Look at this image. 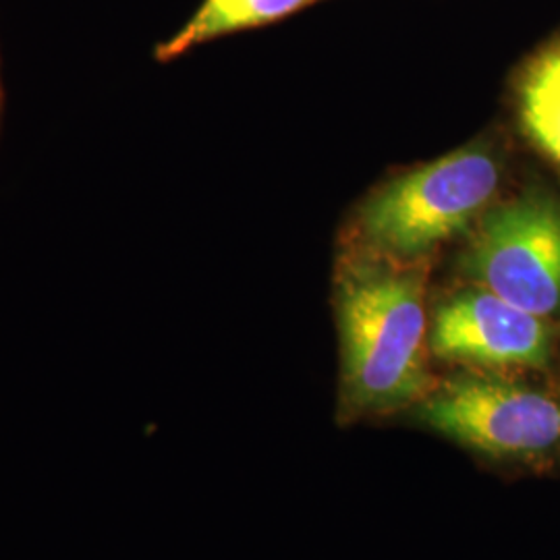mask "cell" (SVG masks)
I'll return each instance as SVG.
<instances>
[{"label":"cell","mask_w":560,"mask_h":560,"mask_svg":"<svg viewBox=\"0 0 560 560\" xmlns=\"http://www.w3.org/2000/svg\"><path fill=\"white\" fill-rule=\"evenodd\" d=\"M339 420L411 411L436 382L428 370V264L347 261L337 282Z\"/></svg>","instance_id":"cell-1"},{"label":"cell","mask_w":560,"mask_h":560,"mask_svg":"<svg viewBox=\"0 0 560 560\" xmlns=\"http://www.w3.org/2000/svg\"><path fill=\"white\" fill-rule=\"evenodd\" d=\"M411 416L480 459L532 471L560 465V400L511 374L460 370L436 382Z\"/></svg>","instance_id":"cell-2"},{"label":"cell","mask_w":560,"mask_h":560,"mask_svg":"<svg viewBox=\"0 0 560 560\" xmlns=\"http://www.w3.org/2000/svg\"><path fill=\"white\" fill-rule=\"evenodd\" d=\"M501 177V162L483 145L420 166L390 180L361 208V241L382 258L423 260L480 217Z\"/></svg>","instance_id":"cell-3"},{"label":"cell","mask_w":560,"mask_h":560,"mask_svg":"<svg viewBox=\"0 0 560 560\" xmlns=\"http://www.w3.org/2000/svg\"><path fill=\"white\" fill-rule=\"evenodd\" d=\"M459 270L511 305L560 322L559 198L529 189L488 210L460 254Z\"/></svg>","instance_id":"cell-4"},{"label":"cell","mask_w":560,"mask_h":560,"mask_svg":"<svg viewBox=\"0 0 560 560\" xmlns=\"http://www.w3.org/2000/svg\"><path fill=\"white\" fill-rule=\"evenodd\" d=\"M428 349L463 370L513 374L544 370L552 361L555 337L550 322L469 284L432 312Z\"/></svg>","instance_id":"cell-5"},{"label":"cell","mask_w":560,"mask_h":560,"mask_svg":"<svg viewBox=\"0 0 560 560\" xmlns=\"http://www.w3.org/2000/svg\"><path fill=\"white\" fill-rule=\"evenodd\" d=\"M316 0H203L179 34L164 42L159 59L171 60L203 42L282 20Z\"/></svg>","instance_id":"cell-6"},{"label":"cell","mask_w":560,"mask_h":560,"mask_svg":"<svg viewBox=\"0 0 560 560\" xmlns=\"http://www.w3.org/2000/svg\"><path fill=\"white\" fill-rule=\"evenodd\" d=\"M520 117L529 140L560 164V40L541 50L525 69Z\"/></svg>","instance_id":"cell-7"}]
</instances>
